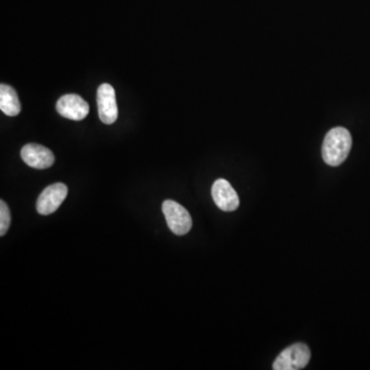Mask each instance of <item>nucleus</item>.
Listing matches in <instances>:
<instances>
[{
	"instance_id": "nucleus-1",
	"label": "nucleus",
	"mask_w": 370,
	"mask_h": 370,
	"mask_svg": "<svg viewBox=\"0 0 370 370\" xmlns=\"http://www.w3.org/2000/svg\"><path fill=\"white\" fill-rule=\"evenodd\" d=\"M352 136L346 128L337 127L326 134L322 145L324 162L331 167H337L346 161L351 152Z\"/></svg>"
},
{
	"instance_id": "nucleus-2",
	"label": "nucleus",
	"mask_w": 370,
	"mask_h": 370,
	"mask_svg": "<svg viewBox=\"0 0 370 370\" xmlns=\"http://www.w3.org/2000/svg\"><path fill=\"white\" fill-rule=\"evenodd\" d=\"M310 359V351L307 344H298L288 347L276 358L273 364L275 370H299L305 369Z\"/></svg>"
},
{
	"instance_id": "nucleus-3",
	"label": "nucleus",
	"mask_w": 370,
	"mask_h": 370,
	"mask_svg": "<svg viewBox=\"0 0 370 370\" xmlns=\"http://www.w3.org/2000/svg\"><path fill=\"white\" fill-rule=\"evenodd\" d=\"M163 213L167 225L177 236H184L193 226L191 214L184 207L174 201L167 200L163 204Z\"/></svg>"
},
{
	"instance_id": "nucleus-4",
	"label": "nucleus",
	"mask_w": 370,
	"mask_h": 370,
	"mask_svg": "<svg viewBox=\"0 0 370 370\" xmlns=\"http://www.w3.org/2000/svg\"><path fill=\"white\" fill-rule=\"evenodd\" d=\"M68 189L64 184H55L47 186L36 202V209L41 215L54 213L67 196Z\"/></svg>"
},
{
	"instance_id": "nucleus-5",
	"label": "nucleus",
	"mask_w": 370,
	"mask_h": 370,
	"mask_svg": "<svg viewBox=\"0 0 370 370\" xmlns=\"http://www.w3.org/2000/svg\"><path fill=\"white\" fill-rule=\"evenodd\" d=\"M98 113L105 125H111L118 120V104L116 91L109 84H102L97 92Z\"/></svg>"
},
{
	"instance_id": "nucleus-6",
	"label": "nucleus",
	"mask_w": 370,
	"mask_h": 370,
	"mask_svg": "<svg viewBox=\"0 0 370 370\" xmlns=\"http://www.w3.org/2000/svg\"><path fill=\"white\" fill-rule=\"evenodd\" d=\"M57 111L63 118L72 120H82L90 111V106L81 96L67 94L62 96L56 105Z\"/></svg>"
},
{
	"instance_id": "nucleus-7",
	"label": "nucleus",
	"mask_w": 370,
	"mask_h": 370,
	"mask_svg": "<svg viewBox=\"0 0 370 370\" xmlns=\"http://www.w3.org/2000/svg\"><path fill=\"white\" fill-rule=\"evenodd\" d=\"M21 157L25 164L34 169L50 168L55 163V155L49 148L40 144L29 143L21 150Z\"/></svg>"
},
{
	"instance_id": "nucleus-8",
	"label": "nucleus",
	"mask_w": 370,
	"mask_h": 370,
	"mask_svg": "<svg viewBox=\"0 0 370 370\" xmlns=\"http://www.w3.org/2000/svg\"><path fill=\"white\" fill-rule=\"evenodd\" d=\"M212 198L219 209L232 212L240 205L239 196L230 182L225 179H217L212 186Z\"/></svg>"
},
{
	"instance_id": "nucleus-9",
	"label": "nucleus",
	"mask_w": 370,
	"mask_h": 370,
	"mask_svg": "<svg viewBox=\"0 0 370 370\" xmlns=\"http://www.w3.org/2000/svg\"><path fill=\"white\" fill-rule=\"evenodd\" d=\"M0 109L9 116H16L21 113V102L15 89L8 84L0 86Z\"/></svg>"
},
{
	"instance_id": "nucleus-10",
	"label": "nucleus",
	"mask_w": 370,
	"mask_h": 370,
	"mask_svg": "<svg viewBox=\"0 0 370 370\" xmlns=\"http://www.w3.org/2000/svg\"><path fill=\"white\" fill-rule=\"evenodd\" d=\"M11 225V213L4 201L0 202V236L4 237Z\"/></svg>"
}]
</instances>
